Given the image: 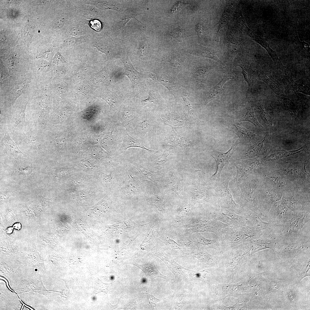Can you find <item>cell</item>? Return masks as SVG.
<instances>
[{
    "mask_svg": "<svg viewBox=\"0 0 310 310\" xmlns=\"http://www.w3.org/2000/svg\"><path fill=\"white\" fill-rule=\"evenodd\" d=\"M185 225L186 232L191 235L196 232H210L217 236L223 228L228 226L216 218L213 213L200 214L188 220Z\"/></svg>",
    "mask_w": 310,
    "mask_h": 310,
    "instance_id": "6da1fadb",
    "label": "cell"
},
{
    "mask_svg": "<svg viewBox=\"0 0 310 310\" xmlns=\"http://www.w3.org/2000/svg\"><path fill=\"white\" fill-rule=\"evenodd\" d=\"M158 256L165 263L174 276L175 281L179 284L189 283L200 277L205 278V271H196L186 268L175 261L164 252L159 253Z\"/></svg>",
    "mask_w": 310,
    "mask_h": 310,
    "instance_id": "7a4b0ae2",
    "label": "cell"
},
{
    "mask_svg": "<svg viewBox=\"0 0 310 310\" xmlns=\"http://www.w3.org/2000/svg\"><path fill=\"white\" fill-rule=\"evenodd\" d=\"M257 232L246 226H227L221 230L217 236L222 243L236 245L256 238Z\"/></svg>",
    "mask_w": 310,
    "mask_h": 310,
    "instance_id": "3957f363",
    "label": "cell"
},
{
    "mask_svg": "<svg viewBox=\"0 0 310 310\" xmlns=\"http://www.w3.org/2000/svg\"><path fill=\"white\" fill-rule=\"evenodd\" d=\"M92 45L98 50L104 53L107 58L109 59L119 57L122 49L118 43L107 34L100 37L94 38L92 41Z\"/></svg>",
    "mask_w": 310,
    "mask_h": 310,
    "instance_id": "277c9868",
    "label": "cell"
},
{
    "mask_svg": "<svg viewBox=\"0 0 310 310\" xmlns=\"http://www.w3.org/2000/svg\"><path fill=\"white\" fill-rule=\"evenodd\" d=\"M216 219L228 226L244 227L246 226L247 220L244 216L222 207V208L213 213Z\"/></svg>",
    "mask_w": 310,
    "mask_h": 310,
    "instance_id": "5b68a950",
    "label": "cell"
},
{
    "mask_svg": "<svg viewBox=\"0 0 310 310\" xmlns=\"http://www.w3.org/2000/svg\"><path fill=\"white\" fill-rule=\"evenodd\" d=\"M228 182L229 181L227 180L216 186V191L219 203L222 207L228 209L240 214V207L233 199L228 187Z\"/></svg>",
    "mask_w": 310,
    "mask_h": 310,
    "instance_id": "8992f818",
    "label": "cell"
},
{
    "mask_svg": "<svg viewBox=\"0 0 310 310\" xmlns=\"http://www.w3.org/2000/svg\"><path fill=\"white\" fill-rule=\"evenodd\" d=\"M235 146L234 145L227 152L224 153L216 150L210 153L212 157L215 160L216 164V169L215 173L211 177L212 179L219 181L220 175L224 167L228 162L233 152Z\"/></svg>",
    "mask_w": 310,
    "mask_h": 310,
    "instance_id": "52a82bcc",
    "label": "cell"
},
{
    "mask_svg": "<svg viewBox=\"0 0 310 310\" xmlns=\"http://www.w3.org/2000/svg\"><path fill=\"white\" fill-rule=\"evenodd\" d=\"M124 191L126 195H133L144 191V187L140 180L130 171H126Z\"/></svg>",
    "mask_w": 310,
    "mask_h": 310,
    "instance_id": "ba28073f",
    "label": "cell"
},
{
    "mask_svg": "<svg viewBox=\"0 0 310 310\" xmlns=\"http://www.w3.org/2000/svg\"><path fill=\"white\" fill-rule=\"evenodd\" d=\"M234 165L237 170L235 178L238 182H240L243 177L247 175L250 171L253 170L257 162L255 160H237L233 162Z\"/></svg>",
    "mask_w": 310,
    "mask_h": 310,
    "instance_id": "9c48e42d",
    "label": "cell"
},
{
    "mask_svg": "<svg viewBox=\"0 0 310 310\" xmlns=\"http://www.w3.org/2000/svg\"><path fill=\"white\" fill-rule=\"evenodd\" d=\"M191 240L197 247L200 249L216 248V246L221 242L219 237L213 239H208L204 237L199 232L191 234Z\"/></svg>",
    "mask_w": 310,
    "mask_h": 310,
    "instance_id": "30bf717a",
    "label": "cell"
},
{
    "mask_svg": "<svg viewBox=\"0 0 310 310\" xmlns=\"http://www.w3.org/2000/svg\"><path fill=\"white\" fill-rule=\"evenodd\" d=\"M123 65L125 73L134 86L137 84L142 78V74L138 72L132 65L127 55L121 59Z\"/></svg>",
    "mask_w": 310,
    "mask_h": 310,
    "instance_id": "8fae6325",
    "label": "cell"
},
{
    "mask_svg": "<svg viewBox=\"0 0 310 310\" xmlns=\"http://www.w3.org/2000/svg\"><path fill=\"white\" fill-rule=\"evenodd\" d=\"M234 76L231 74H227L224 75L222 80L214 86L211 88L204 97L203 102L206 104L216 98L221 93L222 87L225 82L230 79H234Z\"/></svg>",
    "mask_w": 310,
    "mask_h": 310,
    "instance_id": "7c38bea8",
    "label": "cell"
},
{
    "mask_svg": "<svg viewBox=\"0 0 310 310\" xmlns=\"http://www.w3.org/2000/svg\"><path fill=\"white\" fill-rule=\"evenodd\" d=\"M228 129L236 134L242 140H251L255 137L256 135L250 131L244 128L236 122L227 123Z\"/></svg>",
    "mask_w": 310,
    "mask_h": 310,
    "instance_id": "4fadbf2b",
    "label": "cell"
},
{
    "mask_svg": "<svg viewBox=\"0 0 310 310\" xmlns=\"http://www.w3.org/2000/svg\"><path fill=\"white\" fill-rule=\"evenodd\" d=\"M142 13H138L135 11L127 9L122 11L119 13L115 24V28L122 32H124L126 30L125 25L132 18L135 19L137 21L142 23L136 18V16L138 14Z\"/></svg>",
    "mask_w": 310,
    "mask_h": 310,
    "instance_id": "5bb4252c",
    "label": "cell"
},
{
    "mask_svg": "<svg viewBox=\"0 0 310 310\" xmlns=\"http://www.w3.org/2000/svg\"><path fill=\"white\" fill-rule=\"evenodd\" d=\"M132 265L140 269L150 279L153 280L156 278H160L166 280L168 279L167 276L162 274L159 271L153 263L142 265L133 264Z\"/></svg>",
    "mask_w": 310,
    "mask_h": 310,
    "instance_id": "9a60e30c",
    "label": "cell"
},
{
    "mask_svg": "<svg viewBox=\"0 0 310 310\" xmlns=\"http://www.w3.org/2000/svg\"><path fill=\"white\" fill-rule=\"evenodd\" d=\"M137 147L142 148L151 153H156L158 151L151 150L146 148L142 144L131 136L126 131L124 133L121 149L125 150L130 148Z\"/></svg>",
    "mask_w": 310,
    "mask_h": 310,
    "instance_id": "2e32d148",
    "label": "cell"
},
{
    "mask_svg": "<svg viewBox=\"0 0 310 310\" xmlns=\"http://www.w3.org/2000/svg\"><path fill=\"white\" fill-rule=\"evenodd\" d=\"M237 117L238 121H249L256 127H260L262 125L258 122L252 106H247L239 112Z\"/></svg>",
    "mask_w": 310,
    "mask_h": 310,
    "instance_id": "e0dca14e",
    "label": "cell"
},
{
    "mask_svg": "<svg viewBox=\"0 0 310 310\" xmlns=\"http://www.w3.org/2000/svg\"><path fill=\"white\" fill-rule=\"evenodd\" d=\"M191 53L201 57L212 59L223 65L213 51L200 45L195 44L191 51Z\"/></svg>",
    "mask_w": 310,
    "mask_h": 310,
    "instance_id": "ac0fdd59",
    "label": "cell"
},
{
    "mask_svg": "<svg viewBox=\"0 0 310 310\" xmlns=\"http://www.w3.org/2000/svg\"><path fill=\"white\" fill-rule=\"evenodd\" d=\"M1 142L13 154L22 157L24 156V154L18 148L6 129L5 130V135L1 140Z\"/></svg>",
    "mask_w": 310,
    "mask_h": 310,
    "instance_id": "d6986e66",
    "label": "cell"
},
{
    "mask_svg": "<svg viewBox=\"0 0 310 310\" xmlns=\"http://www.w3.org/2000/svg\"><path fill=\"white\" fill-rule=\"evenodd\" d=\"M167 138L170 143L181 147H187L191 145V141L189 139L181 136L173 129L171 131Z\"/></svg>",
    "mask_w": 310,
    "mask_h": 310,
    "instance_id": "ffe728a7",
    "label": "cell"
},
{
    "mask_svg": "<svg viewBox=\"0 0 310 310\" xmlns=\"http://www.w3.org/2000/svg\"><path fill=\"white\" fill-rule=\"evenodd\" d=\"M134 167L140 173L142 177L146 180L151 181L156 185L158 184V172L150 170L143 166L135 164Z\"/></svg>",
    "mask_w": 310,
    "mask_h": 310,
    "instance_id": "44dd1931",
    "label": "cell"
},
{
    "mask_svg": "<svg viewBox=\"0 0 310 310\" xmlns=\"http://www.w3.org/2000/svg\"><path fill=\"white\" fill-rule=\"evenodd\" d=\"M238 66L242 69V73L245 80L248 84V88L247 94H249L252 92L253 87L256 80L255 75L253 70L249 67L243 64Z\"/></svg>",
    "mask_w": 310,
    "mask_h": 310,
    "instance_id": "7402d4cb",
    "label": "cell"
},
{
    "mask_svg": "<svg viewBox=\"0 0 310 310\" xmlns=\"http://www.w3.org/2000/svg\"><path fill=\"white\" fill-rule=\"evenodd\" d=\"M244 30L252 38L264 47L272 57L275 55L276 53L270 47L263 37L252 31L247 26H246Z\"/></svg>",
    "mask_w": 310,
    "mask_h": 310,
    "instance_id": "603a6c76",
    "label": "cell"
},
{
    "mask_svg": "<svg viewBox=\"0 0 310 310\" xmlns=\"http://www.w3.org/2000/svg\"><path fill=\"white\" fill-rule=\"evenodd\" d=\"M149 76L154 80L160 82L170 90L172 91L175 88L174 83L172 79L166 74H163L159 75L150 73Z\"/></svg>",
    "mask_w": 310,
    "mask_h": 310,
    "instance_id": "cb8c5ba5",
    "label": "cell"
},
{
    "mask_svg": "<svg viewBox=\"0 0 310 310\" xmlns=\"http://www.w3.org/2000/svg\"><path fill=\"white\" fill-rule=\"evenodd\" d=\"M88 38L85 36L78 37L69 36L64 40V44L66 46H75L87 41Z\"/></svg>",
    "mask_w": 310,
    "mask_h": 310,
    "instance_id": "d4e9b609",
    "label": "cell"
},
{
    "mask_svg": "<svg viewBox=\"0 0 310 310\" xmlns=\"http://www.w3.org/2000/svg\"><path fill=\"white\" fill-rule=\"evenodd\" d=\"M169 32L170 34L179 41H181L185 37L184 29L179 25H174L170 28Z\"/></svg>",
    "mask_w": 310,
    "mask_h": 310,
    "instance_id": "484cf974",
    "label": "cell"
},
{
    "mask_svg": "<svg viewBox=\"0 0 310 310\" xmlns=\"http://www.w3.org/2000/svg\"><path fill=\"white\" fill-rule=\"evenodd\" d=\"M107 197H104L98 203L93 206L92 210L94 213L96 214L105 213L109 210V207L108 203Z\"/></svg>",
    "mask_w": 310,
    "mask_h": 310,
    "instance_id": "4316f807",
    "label": "cell"
},
{
    "mask_svg": "<svg viewBox=\"0 0 310 310\" xmlns=\"http://www.w3.org/2000/svg\"><path fill=\"white\" fill-rule=\"evenodd\" d=\"M26 105L24 106L17 111L14 119V131L17 126L22 123H26L25 113Z\"/></svg>",
    "mask_w": 310,
    "mask_h": 310,
    "instance_id": "83f0119b",
    "label": "cell"
},
{
    "mask_svg": "<svg viewBox=\"0 0 310 310\" xmlns=\"http://www.w3.org/2000/svg\"><path fill=\"white\" fill-rule=\"evenodd\" d=\"M85 28L81 26L73 25L68 30L69 36L78 37L84 36L85 34Z\"/></svg>",
    "mask_w": 310,
    "mask_h": 310,
    "instance_id": "f1b7e54d",
    "label": "cell"
},
{
    "mask_svg": "<svg viewBox=\"0 0 310 310\" xmlns=\"http://www.w3.org/2000/svg\"><path fill=\"white\" fill-rule=\"evenodd\" d=\"M282 102L283 106L290 113L292 118L295 119L297 112L293 102L287 98L282 99Z\"/></svg>",
    "mask_w": 310,
    "mask_h": 310,
    "instance_id": "f546056e",
    "label": "cell"
},
{
    "mask_svg": "<svg viewBox=\"0 0 310 310\" xmlns=\"http://www.w3.org/2000/svg\"><path fill=\"white\" fill-rule=\"evenodd\" d=\"M23 141L30 145L37 146L39 143V139L37 134L32 132L26 135L23 138Z\"/></svg>",
    "mask_w": 310,
    "mask_h": 310,
    "instance_id": "4dcf8cb0",
    "label": "cell"
},
{
    "mask_svg": "<svg viewBox=\"0 0 310 310\" xmlns=\"http://www.w3.org/2000/svg\"><path fill=\"white\" fill-rule=\"evenodd\" d=\"M227 7L224 10L219 21L218 31H221L226 24L230 15V9Z\"/></svg>",
    "mask_w": 310,
    "mask_h": 310,
    "instance_id": "1f68e13d",
    "label": "cell"
},
{
    "mask_svg": "<svg viewBox=\"0 0 310 310\" xmlns=\"http://www.w3.org/2000/svg\"><path fill=\"white\" fill-rule=\"evenodd\" d=\"M137 130L139 132L143 134L149 132L152 128L151 122L147 120H144L140 122L137 125Z\"/></svg>",
    "mask_w": 310,
    "mask_h": 310,
    "instance_id": "d6a6232c",
    "label": "cell"
},
{
    "mask_svg": "<svg viewBox=\"0 0 310 310\" xmlns=\"http://www.w3.org/2000/svg\"><path fill=\"white\" fill-rule=\"evenodd\" d=\"M169 153V150H165L162 155L154 162L153 164L158 165H163L168 159Z\"/></svg>",
    "mask_w": 310,
    "mask_h": 310,
    "instance_id": "836d02e7",
    "label": "cell"
},
{
    "mask_svg": "<svg viewBox=\"0 0 310 310\" xmlns=\"http://www.w3.org/2000/svg\"><path fill=\"white\" fill-rule=\"evenodd\" d=\"M179 241V245L182 248L183 247V249H186L190 251L193 249L192 248H193V246H194L193 244L194 243L191 240L187 239L184 238H181Z\"/></svg>",
    "mask_w": 310,
    "mask_h": 310,
    "instance_id": "e575fe53",
    "label": "cell"
},
{
    "mask_svg": "<svg viewBox=\"0 0 310 310\" xmlns=\"http://www.w3.org/2000/svg\"><path fill=\"white\" fill-rule=\"evenodd\" d=\"M135 113L129 110L124 111L122 114V120L123 123H128L133 120L135 117Z\"/></svg>",
    "mask_w": 310,
    "mask_h": 310,
    "instance_id": "d590c367",
    "label": "cell"
},
{
    "mask_svg": "<svg viewBox=\"0 0 310 310\" xmlns=\"http://www.w3.org/2000/svg\"><path fill=\"white\" fill-rule=\"evenodd\" d=\"M143 104L146 107H152L156 105L158 101L152 94H150L148 98L142 101Z\"/></svg>",
    "mask_w": 310,
    "mask_h": 310,
    "instance_id": "8d00e7d4",
    "label": "cell"
},
{
    "mask_svg": "<svg viewBox=\"0 0 310 310\" xmlns=\"http://www.w3.org/2000/svg\"><path fill=\"white\" fill-rule=\"evenodd\" d=\"M228 46L230 51L232 53H237L239 51V46L236 40L230 38L228 40Z\"/></svg>",
    "mask_w": 310,
    "mask_h": 310,
    "instance_id": "74e56055",
    "label": "cell"
},
{
    "mask_svg": "<svg viewBox=\"0 0 310 310\" xmlns=\"http://www.w3.org/2000/svg\"><path fill=\"white\" fill-rule=\"evenodd\" d=\"M66 18L64 14L60 15L57 18L55 22L54 26L56 28H61L64 24Z\"/></svg>",
    "mask_w": 310,
    "mask_h": 310,
    "instance_id": "f35d334b",
    "label": "cell"
},
{
    "mask_svg": "<svg viewBox=\"0 0 310 310\" xmlns=\"http://www.w3.org/2000/svg\"><path fill=\"white\" fill-rule=\"evenodd\" d=\"M182 98L189 112H191L193 110V105L191 99L186 94H183Z\"/></svg>",
    "mask_w": 310,
    "mask_h": 310,
    "instance_id": "ab89813d",
    "label": "cell"
},
{
    "mask_svg": "<svg viewBox=\"0 0 310 310\" xmlns=\"http://www.w3.org/2000/svg\"><path fill=\"white\" fill-rule=\"evenodd\" d=\"M302 218H299L293 222L290 225V229L292 232L297 231L302 226H301L303 220Z\"/></svg>",
    "mask_w": 310,
    "mask_h": 310,
    "instance_id": "60d3db41",
    "label": "cell"
},
{
    "mask_svg": "<svg viewBox=\"0 0 310 310\" xmlns=\"http://www.w3.org/2000/svg\"><path fill=\"white\" fill-rule=\"evenodd\" d=\"M18 172L20 175L22 176H26L30 174L32 172V168L27 166L26 167H20L17 169Z\"/></svg>",
    "mask_w": 310,
    "mask_h": 310,
    "instance_id": "b9f144b4",
    "label": "cell"
},
{
    "mask_svg": "<svg viewBox=\"0 0 310 310\" xmlns=\"http://www.w3.org/2000/svg\"><path fill=\"white\" fill-rule=\"evenodd\" d=\"M114 179L113 174L111 172L104 174L103 175L102 178L103 182L106 185H109L112 183Z\"/></svg>",
    "mask_w": 310,
    "mask_h": 310,
    "instance_id": "7bdbcfd3",
    "label": "cell"
},
{
    "mask_svg": "<svg viewBox=\"0 0 310 310\" xmlns=\"http://www.w3.org/2000/svg\"><path fill=\"white\" fill-rule=\"evenodd\" d=\"M166 241L168 245L172 249L175 250H181L182 247L177 242L170 238H167Z\"/></svg>",
    "mask_w": 310,
    "mask_h": 310,
    "instance_id": "ee69618b",
    "label": "cell"
},
{
    "mask_svg": "<svg viewBox=\"0 0 310 310\" xmlns=\"http://www.w3.org/2000/svg\"><path fill=\"white\" fill-rule=\"evenodd\" d=\"M184 4L181 2H178L175 4L173 8L170 11V14L173 15L179 12L183 7Z\"/></svg>",
    "mask_w": 310,
    "mask_h": 310,
    "instance_id": "f6af8a7d",
    "label": "cell"
},
{
    "mask_svg": "<svg viewBox=\"0 0 310 310\" xmlns=\"http://www.w3.org/2000/svg\"><path fill=\"white\" fill-rule=\"evenodd\" d=\"M53 62L56 64L60 63H66V60L60 53H57L53 59Z\"/></svg>",
    "mask_w": 310,
    "mask_h": 310,
    "instance_id": "bcb514c9",
    "label": "cell"
},
{
    "mask_svg": "<svg viewBox=\"0 0 310 310\" xmlns=\"http://www.w3.org/2000/svg\"><path fill=\"white\" fill-rule=\"evenodd\" d=\"M91 26L96 31L100 30L102 28L101 23L98 20H95L91 21Z\"/></svg>",
    "mask_w": 310,
    "mask_h": 310,
    "instance_id": "7dc6e473",
    "label": "cell"
},
{
    "mask_svg": "<svg viewBox=\"0 0 310 310\" xmlns=\"http://www.w3.org/2000/svg\"><path fill=\"white\" fill-rule=\"evenodd\" d=\"M82 163L84 166L88 168H94L95 166L94 164L91 163L89 161L87 160L84 161Z\"/></svg>",
    "mask_w": 310,
    "mask_h": 310,
    "instance_id": "c3c4849f",
    "label": "cell"
},
{
    "mask_svg": "<svg viewBox=\"0 0 310 310\" xmlns=\"http://www.w3.org/2000/svg\"><path fill=\"white\" fill-rule=\"evenodd\" d=\"M13 228L19 230L21 228V225L20 223H16L13 225Z\"/></svg>",
    "mask_w": 310,
    "mask_h": 310,
    "instance_id": "681fc988",
    "label": "cell"
},
{
    "mask_svg": "<svg viewBox=\"0 0 310 310\" xmlns=\"http://www.w3.org/2000/svg\"><path fill=\"white\" fill-rule=\"evenodd\" d=\"M13 227L8 228L6 230L7 233L9 234L11 233L13 231Z\"/></svg>",
    "mask_w": 310,
    "mask_h": 310,
    "instance_id": "f907efd6",
    "label": "cell"
},
{
    "mask_svg": "<svg viewBox=\"0 0 310 310\" xmlns=\"http://www.w3.org/2000/svg\"><path fill=\"white\" fill-rule=\"evenodd\" d=\"M49 2L48 1H38L40 5H46V4L49 3Z\"/></svg>",
    "mask_w": 310,
    "mask_h": 310,
    "instance_id": "816d5d0a",
    "label": "cell"
},
{
    "mask_svg": "<svg viewBox=\"0 0 310 310\" xmlns=\"http://www.w3.org/2000/svg\"><path fill=\"white\" fill-rule=\"evenodd\" d=\"M147 281L146 279V278H143L141 280V282L143 284H144V283H146V282H147Z\"/></svg>",
    "mask_w": 310,
    "mask_h": 310,
    "instance_id": "f5cc1de1",
    "label": "cell"
},
{
    "mask_svg": "<svg viewBox=\"0 0 310 310\" xmlns=\"http://www.w3.org/2000/svg\"><path fill=\"white\" fill-rule=\"evenodd\" d=\"M114 276H111V280H113V279H114Z\"/></svg>",
    "mask_w": 310,
    "mask_h": 310,
    "instance_id": "db71d44e",
    "label": "cell"
}]
</instances>
